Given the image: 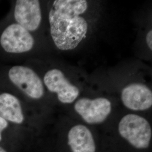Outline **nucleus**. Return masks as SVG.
Masks as SVG:
<instances>
[{"instance_id":"f8f14e48","label":"nucleus","mask_w":152,"mask_h":152,"mask_svg":"<svg viewBox=\"0 0 152 152\" xmlns=\"http://www.w3.org/2000/svg\"><path fill=\"white\" fill-rule=\"evenodd\" d=\"M146 42L149 49L152 50V29L149 30L146 35Z\"/></svg>"},{"instance_id":"ddd939ff","label":"nucleus","mask_w":152,"mask_h":152,"mask_svg":"<svg viewBox=\"0 0 152 152\" xmlns=\"http://www.w3.org/2000/svg\"><path fill=\"white\" fill-rule=\"evenodd\" d=\"M0 152H9L8 150L6 149L4 147L0 146Z\"/></svg>"},{"instance_id":"423d86ee","label":"nucleus","mask_w":152,"mask_h":152,"mask_svg":"<svg viewBox=\"0 0 152 152\" xmlns=\"http://www.w3.org/2000/svg\"><path fill=\"white\" fill-rule=\"evenodd\" d=\"M38 37L7 14L0 20V61L15 64L37 53Z\"/></svg>"},{"instance_id":"f257e3e1","label":"nucleus","mask_w":152,"mask_h":152,"mask_svg":"<svg viewBox=\"0 0 152 152\" xmlns=\"http://www.w3.org/2000/svg\"><path fill=\"white\" fill-rule=\"evenodd\" d=\"M100 152H152V127L145 115L114 114L98 130Z\"/></svg>"},{"instance_id":"4468645a","label":"nucleus","mask_w":152,"mask_h":152,"mask_svg":"<svg viewBox=\"0 0 152 152\" xmlns=\"http://www.w3.org/2000/svg\"><path fill=\"white\" fill-rule=\"evenodd\" d=\"M42 152H51L49 151H47V150H45V151H42Z\"/></svg>"},{"instance_id":"0eeeda50","label":"nucleus","mask_w":152,"mask_h":152,"mask_svg":"<svg viewBox=\"0 0 152 152\" xmlns=\"http://www.w3.org/2000/svg\"><path fill=\"white\" fill-rule=\"evenodd\" d=\"M25 64L31 66L38 73L55 106L69 107L80 97L78 87L73 84L60 69L45 66L39 59L28 60Z\"/></svg>"},{"instance_id":"7ed1b4c3","label":"nucleus","mask_w":152,"mask_h":152,"mask_svg":"<svg viewBox=\"0 0 152 152\" xmlns=\"http://www.w3.org/2000/svg\"><path fill=\"white\" fill-rule=\"evenodd\" d=\"M0 91L20 98L37 114L50 122L55 106L38 73L27 64L0 65Z\"/></svg>"},{"instance_id":"20e7f679","label":"nucleus","mask_w":152,"mask_h":152,"mask_svg":"<svg viewBox=\"0 0 152 152\" xmlns=\"http://www.w3.org/2000/svg\"><path fill=\"white\" fill-rule=\"evenodd\" d=\"M44 147L51 152H100L98 131L69 115L54 120Z\"/></svg>"},{"instance_id":"9b49d317","label":"nucleus","mask_w":152,"mask_h":152,"mask_svg":"<svg viewBox=\"0 0 152 152\" xmlns=\"http://www.w3.org/2000/svg\"><path fill=\"white\" fill-rule=\"evenodd\" d=\"M0 146L10 152H34L32 144L15 126L0 117Z\"/></svg>"},{"instance_id":"1a4fd4ad","label":"nucleus","mask_w":152,"mask_h":152,"mask_svg":"<svg viewBox=\"0 0 152 152\" xmlns=\"http://www.w3.org/2000/svg\"><path fill=\"white\" fill-rule=\"evenodd\" d=\"M10 2L11 8L7 14L18 24L38 37L44 26L43 2L39 0H16Z\"/></svg>"},{"instance_id":"f03ea898","label":"nucleus","mask_w":152,"mask_h":152,"mask_svg":"<svg viewBox=\"0 0 152 152\" xmlns=\"http://www.w3.org/2000/svg\"><path fill=\"white\" fill-rule=\"evenodd\" d=\"M85 0H55L47 5L48 24L51 39L61 51L77 48L86 37L89 24L85 14Z\"/></svg>"},{"instance_id":"9d476101","label":"nucleus","mask_w":152,"mask_h":152,"mask_svg":"<svg viewBox=\"0 0 152 152\" xmlns=\"http://www.w3.org/2000/svg\"><path fill=\"white\" fill-rule=\"evenodd\" d=\"M120 100L127 112L142 115L152 109V90L140 82L130 83L122 89Z\"/></svg>"},{"instance_id":"6e6552de","label":"nucleus","mask_w":152,"mask_h":152,"mask_svg":"<svg viewBox=\"0 0 152 152\" xmlns=\"http://www.w3.org/2000/svg\"><path fill=\"white\" fill-rule=\"evenodd\" d=\"M71 106L69 115L96 130L107 125L116 113L113 102L104 96L80 97Z\"/></svg>"},{"instance_id":"39448f33","label":"nucleus","mask_w":152,"mask_h":152,"mask_svg":"<svg viewBox=\"0 0 152 152\" xmlns=\"http://www.w3.org/2000/svg\"><path fill=\"white\" fill-rule=\"evenodd\" d=\"M0 117L16 127L32 144L34 152L42 147L53 122L37 114L22 99L0 91Z\"/></svg>"}]
</instances>
